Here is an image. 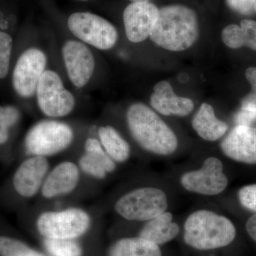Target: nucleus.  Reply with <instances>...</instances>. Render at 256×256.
Returning <instances> with one entry per match:
<instances>
[{"instance_id":"1","label":"nucleus","mask_w":256,"mask_h":256,"mask_svg":"<svg viewBox=\"0 0 256 256\" xmlns=\"http://www.w3.org/2000/svg\"><path fill=\"white\" fill-rule=\"evenodd\" d=\"M126 118L133 139L144 150L170 156L178 150V139L174 131L148 106L133 104L128 108Z\"/></svg>"},{"instance_id":"2","label":"nucleus","mask_w":256,"mask_h":256,"mask_svg":"<svg viewBox=\"0 0 256 256\" xmlns=\"http://www.w3.org/2000/svg\"><path fill=\"white\" fill-rule=\"evenodd\" d=\"M198 36L196 12L183 5H171L160 10L159 18L150 38L164 50L180 52L193 46Z\"/></svg>"},{"instance_id":"3","label":"nucleus","mask_w":256,"mask_h":256,"mask_svg":"<svg viewBox=\"0 0 256 256\" xmlns=\"http://www.w3.org/2000/svg\"><path fill=\"white\" fill-rule=\"evenodd\" d=\"M236 237V228L232 220L212 210H196L184 224V242L196 250L222 248L232 244Z\"/></svg>"},{"instance_id":"4","label":"nucleus","mask_w":256,"mask_h":256,"mask_svg":"<svg viewBox=\"0 0 256 256\" xmlns=\"http://www.w3.org/2000/svg\"><path fill=\"white\" fill-rule=\"evenodd\" d=\"M74 138L75 133L68 124L54 119L45 120L30 130L24 146L30 156L48 158L68 149Z\"/></svg>"},{"instance_id":"5","label":"nucleus","mask_w":256,"mask_h":256,"mask_svg":"<svg viewBox=\"0 0 256 256\" xmlns=\"http://www.w3.org/2000/svg\"><path fill=\"white\" fill-rule=\"evenodd\" d=\"M166 193L156 188H136L118 200L116 213L130 222H149L168 210Z\"/></svg>"},{"instance_id":"6","label":"nucleus","mask_w":256,"mask_h":256,"mask_svg":"<svg viewBox=\"0 0 256 256\" xmlns=\"http://www.w3.org/2000/svg\"><path fill=\"white\" fill-rule=\"evenodd\" d=\"M92 217L85 210L70 208L42 213L36 222L37 229L48 239H76L86 234Z\"/></svg>"},{"instance_id":"7","label":"nucleus","mask_w":256,"mask_h":256,"mask_svg":"<svg viewBox=\"0 0 256 256\" xmlns=\"http://www.w3.org/2000/svg\"><path fill=\"white\" fill-rule=\"evenodd\" d=\"M35 95L38 108L50 119L66 117L76 105L75 96L65 87L60 74L53 70H46L42 75Z\"/></svg>"},{"instance_id":"8","label":"nucleus","mask_w":256,"mask_h":256,"mask_svg":"<svg viewBox=\"0 0 256 256\" xmlns=\"http://www.w3.org/2000/svg\"><path fill=\"white\" fill-rule=\"evenodd\" d=\"M68 28L78 41L96 50H112L118 40V32L114 25L92 13L76 12L70 15Z\"/></svg>"},{"instance_id":"9","label":"nucleus","mask_w":256,"mask_h":256,"mask_svg":"<svg viewBox=\"0 0 256 256\" xmlns=\"http://www.w3.org/2000/svg\"><path fill=\"white\" fill-rule=\"evenodd\" d=\"M182 186L186 191L202 196H213L223 193L228 185L223 163L216 158H208L200 170L182 176Z\"/></svg>"},{"instance_id":"10","label":"nucleus","mask_w":256,"mask_h":256,"mask_svg":"<svg viewBox=\"0 0 256 256\" xmlns=\"http://www.w3.org/2000/svg\"><path fill=\"white\" fill-rule=\"evenodd\" d=\"M47 56L36 47L23 52L16 62L12 82L15 92L24 98H30L36 94L38 82L46 70Z\"/></svg>"},{"instance_id":"11","label":"nucleus","mask_w":256,"mask_h":256,"mask_svg":"<svg viewBox=\"0 0 256 256\" xmlns=\"http://www.w3.org/2000/svg\"><path fill=\"white\" fill-rule=\"evenodd\" d=\"M62 56L70 82L77 88L86 86L95 73V56L88 45L77 40L64 44Z\"/></svg>"},{"instance_id":"12","label":"nucleus","mask_w":256,"mask_h":256,"mask_svg":"<svg viewBox=\"0 0 256 256\" xmlns=\"http://www.w3.org/2000/svg\"><path fill=\"white\" fill-rule=\"evenodd\" d=\"M159 11L150 2L131 3L124 10V20L128 40L132 43L144 42L154 30Z\"/></svg>"},{"instance_id":"13","label":"nucleus","mask_w":256,"mask_h":256,"mask_svg":"<svg viewBox=\"0 0 256 256\" xmlns=\"http://www.w3.org/2000/svg\"><path fill=\"white\" fill-rule=\"evenodd\" d=\"M50 171V162L42 156H31L18 166L13 178L16 193L31 198L41 193L42 186Z\"/></svg>"},{"instance_id":"14","label":"nucleus","mask_w":256,"mask_h":256,"mask_svg":"<svg viewBox=\"0 0 256 256\" xmlns=\"http://www.w3.org/2000/svg\"><path fill=\"white\" fill-rule=\"evenodd\" d=\"M220 149L234 161L256 164V128L237 126L224 138Z\"/></svg>"},{"instance_id":"15","label":"nucleus","mask_w":256,"mask_h":256,"mask_svg":"<svg viewBox=\"0 0 256 256\" xmlns=\"http://www.w3.org/2000/svg\"><path fill=\"white\" fill-rule=\"evenodd\" d=\"M80 170L73 162L65 161L57 164L47 175L41 194L46 200H54L70 194L78 188Z\"/></svg>"},{"instance_id":"16","label":"nucleus","mask_w":256,"mask_h":256,"mask_svg":"<svg viewBox=\"0 0 256 256\" xmlns=\"http://www.w3.org/2000/svg\"><path fill=\"white\" fill-rule=\"evenodd\" d=\"M150 105L154 110L165 116L186 117L194 108L191 99L175 95L171 84L166 80L156 84L151 96Z\"/></svg>"},{"instance_id":"17","label":"nucleus","mask_w":256,"mask_h":256,"mask_svg":"<svg viewBox=\"0 0 256 256\" xmlns=\"http://www.w3.org/2000/svg\"><path fill=\"white\" fill-rule=\"evenodd\" d=\"M180 232V226L173 222V215L170 212H165L146 222L140 232L139 236L160 246L172 242Z\"/></svg>"},{"instance_id":"18","label":"nucleus","mask_w":256,"mask_h":256,"mask_svg":"<svg viewBox=\"0 0 256 256\" xmlns=\"http://www.w3.org/2000/svg\"><path fill=\"white\" fill-rule=\"evenodd\" d=\"M192 127L198 136L208 142H215L223 137L228 129V124L216 116L212 106L202 104L192 120Z\"/></svg>"},{"instance_id":"19","label":"nucleus","mask_w":256,"mask_h":256,"mask_svg":"<svg viewBox=\"0 0 256 256\" xmlns=\"http://www.w3.org/2000/svg\"><path fill=\"white\" fill-rule=\"evenodd\" d=\"M222 40L233 50L248 47L256 52V22L245 20L240 26L229 25L222 32Z\"/></svg>"},{"instance_id":"20","label":"nucleus","mask_w":256,"mask_h":256,"mask_svg":"<svg viewBox=\"0 0 256 256\" xmlns=\"http://www.w3.org/2000/svg\"><path fill=\"white\" fill-rule=\"evenodd\" d=\"M98 133L102 148L116 164H122L129 160L130 146L116 128L110 126H102Z\"/></svg>"},{"instance_id":"21","label":"nucleus","mask_w":256,"mask_h":256,"mask_svg":"<svg viewBox=\"0 0 256 256\" xmlns=\"http://www.w3.org/2000/svg\"><path fill=\"white\" fill-rule=\"evenodd\" d=\"M109 256H162V252L159 246L139 236L118 240L111 247Z\"/></svg>"},{"instance_id":"22","label":"nucleus","mask_w":256,"mask_h":256,"mask_svg":"<svg viewBox=\"0 0 256 256\" xmlns=\"http://www.w3.org/2000/svg\"><path fill=\"white\" fill-rule=\"evenodd\" d=\"M44 247L54 256H82V246L75 239L45 238Z\"/></svg>"},{"instance_id":"23","label":"nucleus","mask_w":256,"mask_h":256,"mask_svg":"<svg viewBox=\"0 0 256 256\" xmlns=\"http://www.w3.org/2000/svg\"><path fill=\"white\" fill-rule=\"evenodd\" d=\"M21 114L18 108L12 106H0V146L10 139V130L20 121Z\"/></svg>"},{"instance_id":"24","label":"nucleus","mask_w":256,"mask_h":256,"mask_svg":"<svg viewBox=\"0 0 256 256\" xmlns=\"http://www.w3.org/2000/svg\"><path fill=\"white\" fill-rule=\"evenodd\" d=\"M0 256H44L26 244L10 237L0 236Z\"/></svg>"},{"instance_id":"25","label":"nucleus","mask_w":256,"mask_h":256,"mask_svg":"<svg viewBox=\"0 0 256 256\" xmlns=\"http://www.w3.org/2000/svg\"><path fill=\"white\" fill-rule=\"evenodd\" d=\"M84 152L88 153L100 162L107 170L109 174L114 172L117 168V164L107 154L99 140L88 138L84 146Z\"/></svg>"},{"instance_id":"26","label":"nucleus","mask_w":256,"mask_h":256,"mask_svg":"<svg viewBox=\"0 0 256 256\" xmlns=\"http://www.w3.org/2000/svg\"><path fill=\"white\" fill-rule=\"evenodd\" d=\"M79 168L88 176L96 180H105L109 174L100 162L86 152H84L79 160Z\"/></svg>"},{"instance_id":"27","label":"nucleus","mask_w":256,"mask_h":256,"mask_svg":"<svg viewBox=\"0 0 256 256\" xmlns=\"http://www.w3.org/2000/svg\"><path fill=\"white\" fill-rule=\"evenodd\" d=\"M13 40L5 32H0V79L8 76L12 53Z\"/></svg>"},{"instance_id":"28","label":"nucleus","mask_w":256,"mask_h":256,"mask_svg":"<svg viewBox=\"0 0 256 256\" xmlns=\"http://www.w3.org/2000/svg\"><path fill=\"white\" fill-rule=\"evenodd\" d=\"M246 77L252 86V92L242 98V109L256 112V67H250L246 72Z\"/></svg>"},{"instance_id":"29","label":"nucleus","mask_w":256,"mask_h":256,"mask_svg":"<svg viewBox=\"0 0 256 256\" xmlns=\"http://www.w3.org/2000/svg\"><path fill=\"white\" fill-rule=\"evenodd\" d=\"M238 196L244 208L256 214V184L240 188Z\"/></svg>"},{"instance_id":"30","label":"nucleus","mask_w":256,"mask_h":256,"mask_svg":"<svg viewBox=\"0 0 256 256\" xmlns=\"http://www.w3.org/2000/svg\"><path fill=\"white\" fill-rule=\"evenodd\" d=\"M229 6L242 14H250L256 12V0H228Z\"/></svg>"},{"instance_id":"31","label":"nucleus","mask_w":256,"mask_h":256,"mask_svg":"<svg viewBox=\"0 0 256 256\" xmlns=\"http://www.w3.org/2000/svg\"><path fill=\"white\" fill-rule=\"evenodd\" d=\"M256 121V112L242 110L238 112L236 116V122L237 126H250Z\"/></svg>"},{"instance_id":"32","label":"nucleus","mask_w":256,"mask_h":256,"mask_svg":"<svg viewBox=\"0 0 256 256\" xmlns=\"http://www.w3.org/2000/svg\"><path fill=\"white\" fill-rule=\"evenodd\" d=\"M246 227L249 236L256 242V214L248 220Z\"/></svg>"},{"instance_id":"33","label":"nucleus","mask_w":256,"mask_h":256,"mask_svg":"<svg viewBox=\"0 0 256 256\" xmlns=\"http://www.w3.org/2000/svg\"><path fill=\"white\" fill-rule=\"evenodd\" d=\"M132 3L137 2H150L152 0H130Z\"/></svg>"},{"instance_id":"34","label":"nucleus","mask_w":256,"mask_h":256,"mask_svg":"<svg viewBox=\"0 0 256 256\" xmlns=\"http://www.w3.org/2000/svg\"><path fill=\"white\" fill-rule=\"evenodd\" d=\"M77 1H80V2H88V1H89V0H77Z\"/></svg>"},{"instance_id":"35","label":"nucleus","mask_w":256,"mask_h":256,"mask_svg":"<svg viewBox=\"0 0 256 256\" xmlns=\"http://www.w3.org/2000/svg\"></svg>"}]
</instances>
